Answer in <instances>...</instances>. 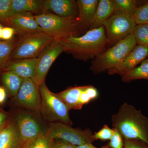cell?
<instances>
[{"label": "cell", "mask_w": 148, "mask_h": 148, "mask_svg": "<svg viewBox=\"0 0 148 148\" xmlns=\"http://www.w3.org/2000/svg\"><path fill=\"white\" fill-rule=\"evenodd\" d=\"M59 40L63 46L64 52L85 61L95 59L106 51L108 47L103 26L89 30L82 36Z\"/></svg>", "instance_id": "6da1fadb"}, {"label": "cell", "mask_w": 148, "mask_h": 148, "mask_svg": "<svg viewBox=\"0 0 148 148\" xmlns=\"http://www.w3.org/2000/svg\"><path fill=\"white\" fill-rule=\"evenodd\" d=\"M112 128L116 129L123 140L137 139L148 145V117L134 106L122 104L111 118Z\"/></svg>", "instance_id": "7a4b0ae2"}, {"label": "cell", "mask_w": 148, "mask_h": 148, "mask_svg": "<svg viewBox=\"0 0 148 148\" xmlns=\"http://www.w3.org/2000/svg\"><path fill=\"white\" fill-rule=\"evenodd\" d=\"M43 32L54 40L78 37L86 30L76 18L61 17L52 14L34 15Z\"/></svg>", "instance_id": "3957f363"}, {"label": "cell", "mask_w": 148, "mask_h": 148, "mask_svg": "<svg viewBox=\"0 0 148 148\" xmlns=\"http://www.w3.org/2000/svg\"><path fill=\"white\" fill-rule=\"evenodd\" d=\"M137 45L132 33L93 59L90 71L94 74H101L116 67Z\"/></svg>", "instance_id": "277c9868"}, {"label": "cell", "mask_w": 148, "mask_h": 148, "mask_svg": "<svg viewBox=\"0 0 148 148\" xmlns=\"http://www.w3.org/2000/svg\"><path fill=\"white\" fill-rule=\"evenodd\" d=\"M41 97L40 112L49 121L61 122L69 125L73 123L69 116L70 109L56 95L49 90L45 82L39 86Z\"/></svg>", "instance_id": "5b68a950"}, {"label": "cell", "mask_w": 148, "mask_h": 148, "mask_svg": "<svg viewBox=\"0 0 148 148\" xmlns=\"http://www.w3.org/2000/svg\"><path fill=\"white\" fill-rule=\"evenodd\" d=\"M54 40L43 32L19 36L10 56V61L38 58Z\"/></svg>", "instance_id": "8992f818"}, {"label": "cell", "mask_w": 148, "mask_h": 148, "mask_svg": "<svg viewBox=\"0 0 148 148\" xmlns=\"http://www.w3.org/2000/svg\"><path fill=\"white\" fill-rule=\"evenodd\" d=\"M47 133L52 140L57 139L68 142L75 146L92 143L95 141L93 133L89 129L74 128L61 122L49 123Z\"/></svg>", "instance_id": "52a82bcc"}, {"label": "cell", "mask_w": 148, "mask_h": 148, "mask_svg": "<svg viewBox=\"0 0 148 148\" xmlns=\"http://www.w3.org/2000/svg\"><path fill=\"white\" fill-rule=\"evenodd\" d=\"M136 24L134 17L124 14H113L103 24L108 47L112 46L133 33Z\"/></svg>", "instance_id": "ba28073f"}, {"label": "cell", "mask_w": 148, "mask_h": 148, "mask_svg": "<svg viewBox=\"0 0 148 148\" xmlns=\"http://www.w3.org/2000/svg\"><path fill=\"white\" fill-rule=\"evenodd\" d=\"M64 52L59 40H54L37 58L36 68L33 80L38 86L45 82L46 77L51 66L57 57Z\"/></svg>", "instance_id": "9c48e42d"}, {"label": "cell", "mask_w": 148, "mask_h": 148, "mask_svg": "<svg viewBox=\"0 0 148 148\" xmlns=\"http://www.w3.org/2000/svg\"><path fill=\"white\" fill-rule=\"evenodd\" d=\"M14 99L16 105L23 108L36 112H40L39 86L31 79L23 78L22 85Z\"/></svg>", "instance_id": "30bf717a"}, {"label": "cell", "mask_w": 148, "mask_h": 148, "mask_svg": "<svg viewBox=\"0 0 148 148\" xmlns=\"http://www.w3.org/2000/svg\"><path fill=\"white\" fill-rule=\"evenodd\" d=\"M16 121L21 140L30 145L41 134L47 132L34 116L28 112L17 113L14 118Z\"/></svg>", "instance_id": "8fae6325"}, {"label": "cell", "mask_w": 148, "mask_h": 148, "mask_svg": "<svg viewBox=\"0 0 148 148\" xmlns=\"http://www.w3.org/2000/svg\"><path fill=\"white\" fill-rule=\"evenodd\" d=\"M148 57V48L137 45L121 63L107 71L109 75H119L122 76L135 69L138 64Z\"/></svg>", "instance_id": "7c38bea8"}, {"label": "cell", "mask_w": 148, "mask_h": 148, "mask_svg": "<svg viewBox=\"0 0 148 148\" xmlns=\"http://www.w3.org/2000/svg\"><path fill=\"white\" fill-rule=\"evenodd\" d=\"M6 27H12L19 36L43 32L31 12H21L10 17Z\"/></svg>", "instance_id": "4fadbf2b"}, {"label": "cell", "mask_w": 148, "mask_h": 148, "mask_svg": "<svg viewBox=\"0 0 148 148\" xmlns=\"http://www.w3.org/2000/svg\"><path fill=\"white\" fill-rule=\"evenodd\" d=\"M30 145L21 140L14 118L10 119L0 132V148H28Z\"/></svg>", "instance_id": "5bb4252c"}, {"label": "cell", "mask_w": 148, "mask_h": 148, "mask_svg": "<svg viewBox=\"0 0 148 148\" xmlns=\"http://www.w3.org/2000/svg\"><path fill=\"white\" fill-rule=\"evenodd\" d=\"M44 10H50L57 15L66 18H76L78 14L77 1L74 0H45L43 1Z\"/></svg>", "instance_id": "9a60e30c"}, {"label": "cell", "mask_w": 148, "mask_h": 148, "mask_svg": "<svg viewBox=\"0 0 148 148\" xmlns=\"http://www.w3.org/2000/svg\"><path fill=\"white\" fill-rule=\"evenodd\" d=\"M37 58L11 61L2 71L13 72L22 78L33 79L36 73Z\"/></svg>", "instance_id": "2e32d148"}, {"label": "cell", "mask_w": 148, "mask_h": 148, "mask_svg": "<svg viewBox=\"0 0 148 148\" xmlns=\"http://www.w3.org/2000/svg\"><path fill=\"white\" fill-rule=\"evenodd\" d=\"M99 0H77L78 20L85 29L89 28L95 16Z\"/></svg>", "instance_id": "e0dca14e"}, {"label": "cell", "mask_w": 148, "mask_h": 148, "mask_svg": "<svg viewBox=\"0 0 148 148\" xmlns=\"http://www.w3.org/2000/svg\"><path fill=\"white\" fill-rule=\"evenodd\" d=\"M114 12L113 0H99L95 16L89 30L103 26V24L113 15Z\"/></svg>", "instance_id": "ac0fdd59"}, {"label": "cell", "mask_w": 148, "mask_h": 148, "mask_svg": "<svg viewBox=\"0 0 148 148\" xmlns=\"http://www.w3.org/2000/svg\"><path fill=\"white\" fill-rule=\"evenodd\" d=\"M43 1L41 0H12L9 18L21 12H36L42 8Z\"/></svg>", "instance_id": "d6986e66"}, {"label": "cell", "mask_w": 148, "mask_h": 148, "mask_svg": "<svg viewBox=\"0 0 148 148\" xmlns=\"http://www.w3.org/2000/svg\"><path fill=\"white\" fill-rule=\"evenodd\" d=\"M83 86L68 88L56 95L71 109L80 110V97L83 89Z\"/></svg>", "instance_id": "ffe728a7"}, {"label": "cell", "mask_w": 148, "mask_h": 148, "mask_svg": "<svg viewBox=\"0 0 148 148\" xmlns=\"http://www.w3.org/2000/svg\"><path fill=\"white\" fill-rule=\"evenodd\" d=\"M1 78L3 87L14 98L21 87L23 78L14 72L8 71H2Z\"/></svg>", "instance_id": "44dd1931"}, {"label": "cell", "mask_w": 148, "mask_h": 148, "mask_svg": "<svg viewBox=\"0 0 148 148\" xmlns=\"http://www.w3.org/2000/svg\"><path fill=\"white\" fill-rule=\"evenodd\" d=\"M113 14H124L133 16L138 7L140 1L135 0H113Z\"/></svg>", "instance_id": "7402d4cb"}, {"label": "cell", "mask_w": 148, "mask_h": 148, "mask_svg": "<svg viewBox=\"0 0 148 148\" xmlns=\"http://www.w3.org/2000/svg\"><path fill=\"white\" fill-rule=\"evenodd\" d=\"M18 38L0 41V71H2L10 62V56L16 46Z\"/></svg>", "instance_id": "603a6c76"}, {"label": "cell", "mask_w": 148, "mask_h": 148, "mask_svg": "<svg viewBox=\"0 0 148 148\" xmlns=\"http://www.w3.org/2000/svg\"><path fill=\"white\" fill-rule=\"evenodd\" d=\"M138 79L148 81V58L142 62L140 66L121 76V81L123 82L129 83Z\"/></svg>", "instance_id": "cb8c5ba5"}, {"label": "cell", "mask_w": 148, "mask_h": 148, "mask_svg": "<svg viewBox=\"0 0 148 148\" xmlns=\"http://www.w3.org/2000/svg\"><path fill=\"white\" fill-rule=\"evenodd\" d=\"M98 90L93 86H83L79 100V105L81 108L84 105L98 98Z\"/></svg>", "instance_id": "d4e9b609"}, {"label": "cell", "mask_w": 148, "mask_h": 148, "mask_svg": "<svg viewBox=\"0 0 148 148\" xmlns=\"http://www.w3.org/2000/svg\"><path fill=\"white\" fill-rule=\"evenodd\" d=\"M132 33L137 45L148 48V24L136 25Z\"/></svg>", "instance_id": "484cf974"}, {"label": "cell", "mask_w": 148, "mask_h": 148, "mask_svg": "<svg viewBox=\"0 0 148 148\" xmlns=\"http://www.w3.org/2000/svg\"><path fill=\"white\" fill-rule=\"evenodd\" d=\"M52 141L46 132L35 139L28 148H51Z\"/></svg>", "instance_id": "4316f807"}, {"label": "cell", "mask_w": 148, "mask_h": 148, "mask_svg": "<svg viewBox=\"0 0 148 148\" xmlns=\"http://www.w3.org/2000/svg\"><path fill=\"white\" fill-rule=\"evenodd\" d=\"M133 17L137 25L148 24V2L138 7Z\"/></svg>", "instance_id": "83f0119b"}, {"label": "cell", "mask_w": 148, "mask_h": 148, "mask_svg": "<svg viewBox=\"0 0 148 148\" xmlns=\"http://www.w3.org/2000/svg\"><path fill=\"white\" fill-rule=\"evenodd\" d=\"M114 132L113 128H111L107 125H104L103 127L93 134L94 140H101L102 141L110 140L112 137Z\"/></svg>", "instance_id": "f1b7e54d"}, {"label": "cell", "mask_w": 148, "mask_h": 148, "mask_svg": "<svg viewBox=\"0 0 148 148\" xmlns=\"http://www.w3.org/2000/svg\"><path fill=\"white\" fill-rule=\"evenodd\" d=\"M12 0H0V24L6 26Z\"/></svg>", "instance_id": "f546056e"}, {"label": "cell", "mask_w": 148, "mask_h": 148, "mask_svg": "<svg viewBox=\"0 0 148 148\" xmlns=\"http://www.w3.org/2000/svg\"><path fill=\"white\" fill-rule=\"evenodd\" d=\"M113 129V135L108 144L109 147L111 148H124V140L122 136L116 129Z\"/></svg>", "instance_id": "4dcf8cb0"}, {"label": "cell", "mask_w": 148, "mask_h": 148, "mask_svg": "<svg viewBox=\"0 0 148 148\" xmlns=\"http://www.w3.org/2000/svg\"><path fill=\"white\" fill-rule=\"evenodd\" d=\"M124 148H148V145L140 140H125Z\"/></svg>", "instance_id": "1f68e13d"}, {"label": "cell", "mask_w": 148, "mask_h": 148, "mask_svg": "<svg viewBox=\"0 0 148 148\" xmlns=\"http://www.w3.org/2000/svg\"><path fill=\"white\" fill-rule=\"evenodd\" d=\"M16 34L15 31L12 27H4L3 29L1 39L5 41L10 40L13 38L14 36Z\"/></svg>", "instance_id": "d6a6232c"}, {"label": "cell", "mask_w": 148, "mask_h": 148, "mask_svg": "<svg viewBox=\"0 0 148 148\" xmlns=\"http://www.w3.org/2000/svg\"><path fill=\"white\" fill-rule=\"evenodd\" d=\"M75 147L66 141L53 139L52 140L51 148H75Z\"/></svg>", "instance_id": "836d02e7"}, {"label": "cell", "mask_w": 148, "mask_h": 148, "mask_svg": "<svg viewBox=\"0 0 148 148\" xmlns=\"http://www.w3.org/2000/svg\"><path fill=\"white\" fill-rule=\"evenodd\" d=\"M9 120L8 114L5 112L0 110V128L4 127Z\"/></svg>", "instance_id": "e575fe53"}, {"label": "cell", "mask_w": 148, "mask_h": 148, "mask_svg": "<svg viewBox=\"0 0 148 148\" xmlns=\"http://www.w3.org/2000/svg\"><path fill=\"white\" fill-rule=\"evenodd\" d=\"M5 88L2 86H0V105H2L6 100L7 94Z\"/></svg>", "instance_id": "d590c367"}, {"label": "cell", "mask_w": 148, "mask_h": 148, "mask_svg": "<svg viewBox=\"0 0 148 148\" xmlns=\"http://www.w3.org/2000/svg\"><path fill=\"white\" fill-rule=\"evenodd\" d=\"M75 148H110V147L108 145L103 146L101 148L96 147L92 145V143H89V144H85L82 145L76 146Z\"/></svg>", "instance_id": "8d00e7d4"}, {"label": "cell", "mask_w": 148, "mask_h": 148, "mask_svg": "<svg viewBox=\"0 0 148 148\" xmlns=\"http://www.w3.org/2000/svg\"><path fill=\"white\" fill-rule=\"evenodd\" d=\"M4 26L2 24H0V39H1L2 34V31Z\"/></svg>", "instance_id": "74e56055"}, {"label": "cell", "mask_w": 148, "mask_h": 148, "mask_svg": "<svg viewBox=\"0 0 148 148\" xmlns=\"http://www.w3.org/2000/svg\"><path fill=\"white\" fill-rule=\"evenodd\" d=\"M4 127H1V128H0V132H1V131L2 130V129H3V128Z\"/></svg>", "instance_id": "f35d334b"}, {"label": "cell", "mask_w": 148, "mask_h": 148, "mask_svg": "<svg viewBox=\"0 0 148 148\" xmlns=\"http://www.w3.org/2000/svg\"></svg>", "instance_id": "ab89813d"}]
</instances>
